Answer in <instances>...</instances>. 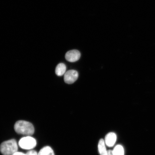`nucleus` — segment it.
Here are the masks:
<instances>
[{"label": "nucleus", "mask_w": 155, "mask_h": 155, "mask_svg": "<svg viewBox=\"0 0 155 155\" xmlns=\"http://www.w3.org/2000/svg\"><path fill=\"white\" fill-rule=\"evenodd\" d=\"M14 129L18 134L28 136L33 134L35 131L33 125L30 122L24 120L16 122L14 126Z\"/></svg>", "instance_id": "1"}, {"label": "nucleus", "mask_w": 155, "mask_h": 155, "mask_svg": "<svg viewBox=\"0 0 155 155\" xmlns=\"http://www.w3.org/2000/svg\"><path fill=\"white\" fill-rule=\"evenodd\" d=\"M18 145L14 139L6 141L0 145V151L3 155H13L18 150Z\"/></svg>", "instance_id": "2"}, {"label": "nucleus", "mask_w": 155, "mask_h": 155, "mask_svg": "<svg viewBox=\"0 0 155 155\" xmlns=\"http://www.w3.org/2000/svg\"><path fill=\"white\" fill-rule=\"evenodd\" d=\"M36 144L35 139L30 136L22 137L18 142L19 146L26 150H32L36 147Z\"/></svg>", "instance_id": "3"}, {"label": "nucleus", "mask_w": 155, "mask_h": 155, "mask_svg": "<svg viewBox=\"0 0 155 155\" xmlns=\"http://www.w3.org/2000/svg\"><path fill=\"white\" fill-rule=\"evenodd\" d=\"M78 73L76 71L71 70L66 72L64 75V81L68 84H72L77 80Z\"/></svg>", "instance_id": "4"}, {"label": "nucleus", "mask_w": 155, "mask_h": 155, "mask_svg": "<svg viewBox=\"0 0 155 155\" xmlns=\"http://www.w3.org/2000/svg\"><path fill=\"white\" fill-rule=\"evenodd\" d=\"M81 53L78 50H73L67 52L65 55V59L70 62H75L80 59Z\"/></svg>", "instance_id": "5"}, {"label": "nucleus", "mask_w": 155, "mask_h": 155, "mask_svg": "<svg viewBox=\"0 0 155 155\" xmlns=\"http://www.w3.org/2000/svg\"><path fill=\"white\" fill-rule=\"evenodd\" d=\"M116 139H117V137L115 133L111 132L108 133L106 136L105 138L106 144L109 147L113 146L115 144Z\"/></svg>", "instance_id": "6"}, {"label": "nucleus", "mask_w": 155, "mask_h": 155, "mask_svg": "<svg viewBox=\"0 0 155 155\" xmlns=\"http://www.w3.org/2000/svg\"><path fill=\"white\" fill-rule=\"evenodd\" d=\"M66 71V66L64 64L59 63L56 68L55 72L58 76H62L64 75Z\"/></svg>", "instance_id": "7"}, {"label": "nucleus", "mask_w": 155, "mask_h": 155, "mask_svg": "<svg viewBox=\"0 0 155 155\" xmlns=\"http://www.w3.org/2000/svg\"><path fill=\"white\" fill-rule=\"evenodd\" d=\"M98 150L100 155H107V151L106 150L105 141L104 139H101L99 141Z\"/></svg>", "instance_id": "8"}, {"label": "nucleus", "mask_w": 155, "mask_h": 155, "mask_svg": "<svg viewBox=\"0 0 155 155\" xmlns=\"http://www.w3.org/2000/svg\"><path fill=\"white\" fill-rule=\"evenodd\" d=\"M38 155H55L52 149L49 146H46L41 149Z\"/></svg>", "instance_id": "9"}, {"label": "nucleus", "mask_w": 155, "mask_h": 155, "mask_svg": "<svg viewBox=\"0 0 155 155\" xmlns=\"http://www.w3.org/2000/svg\"><path fill=\"white\" fill-rule=\"evenodd\" d=\"M112 152L114 155H124V150L123 147L120 145H116L112 150Z\"/></svg>", "instance_id": "10"}, {"label": "nucleus", "mask_w": 155, "mask_h": 155, "mask_svg": "<svg viewBox=\"0 0 155 155\" xmlns=\"http://www.w3.org/2000/svg\"><path fill=\"white\" fill-rule=\"evenodd\" d=\"M26 154L27 155H38V153L35 150H30L27 152Z\"/></svg>", "instance_id": "11"}, {"label": "nucleus", "mask_w": 155, "mask_h": 155, "mask_svg": "<svg viewBox=\"0 0 155 155\" xmlns=\"http://www.w3.org/2000/svg\"><path fill=\"white\" fill-rule=\"evenodd\" d=\"M13 155H27L26 154L24 153L20 152H17L15 153Z\"/></svg>", "instance_id": "12"}, {"label": "nucleus", "mask_w": 155, "mask_h": 155, "mask_svg": "<svg viewBox=\"0 0 155 155\" xmlns=\"http://www.w3.org/2000/svg\"><path fill=\"white\" fill-rule=\"evenodd\" d=\"M107 155H114L112 152V150H108L107 151Z\"/></svg>", "instance_id": "13"}]
</instances>
